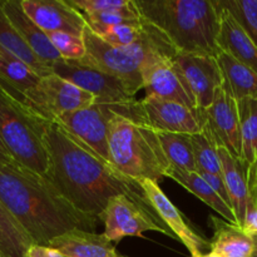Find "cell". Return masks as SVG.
<instances>
[{"label":"cell","mask_w":257,"mask_h":257,"mask_svg":"<svg viewBox=\"0 0 257 257\" xmlns=\"http://www.w3.org/2000/svg\"><path fill=\"white\" fill-rule=\"evenodd\" d=\"M0 257H3V256H2V255H0Z\"/></svg>","instance_id":"cell-41"},{"label":"cell","mask_w":257,"mask_h":257,"mask_svg":"<svg viewBox=\"0 0 257 257\" xmlns=\"http://www.w3.org/2000/svg\"><path fill=\"white\" fill-rule=\"evenodd\" d=\"M215 235L211 240V251L222 257H251L253 252V237L248 236L240 226L211 216Z\"/></svg>","instance_id":"cell-21"},{"label":"cell","mask_w":257,"mask_h":257,"mask_svg":"<svg viewBox=\"0 0 257 257\" xmlns=\"http://www.w3.org/2000/svg\"><path fill=\"white\" fill-rule=\"evenodd\" d=\"M242 137V161L247 166L257 161V98L238 100Z\"/></svg>","instance_id":"cell-29"},{"label":"cell","mask_w":257,"mask_h":257,"mask_svg":"<svg viewBox=\"0 0 257 257\" xmlns=\"http://www.w3.org/2000/svg\"><path fill=\"white\" fill-rule=\"evenodd\" d=\"M27 257H65L62 252L49 246L32 245L28 251Z\"/></svg>","instance_id":"cell-35"},{"label":"cell","mask_w":257,"mask_h":257,"mask_svg":"<svg viewBox=\"0 0 257 257\" xmlns=\"http://www.w3.org/2000/svg\"><path fill=\"white\" fill-rule=\"evenodd\" d=\"M141 14L182 54L217 57L220 12L215 0H135Z\"/></svg>","instance_id":"cell-3"},{"label":"cell","mask_w":257,"mask_h":257,"mask_svg":"<svg viewBox=\"0 0 257 257\" xmlns=\"http://www.w3.org/2000/svg\"><path fill=\"white\" fill-rule=\"evenodd\" d=\"M173 60L182 70L198 108L207 109L215 99L216 92L225 82L217 58L206 54L178 53Z\"/></svg>","instance_id":"cell-14"},{"label":"cell","mask_w":257,"mask_h":257,"mask_svg":"<svg viewBox=\"0 0 257 257\" xmlns=\"http://www.w3.org/2000/svg\"><path fill=\"white\" fill-rule=\"evenodd\" d=\"M200 257H222V256L218 255V253L215 252V251H210V252L203 253V255H201Z\"/></svg>","instance_id":"cell-38"},{"label":"cell","mask_w":257,"mask_h":257,"mask_svg":"<svg viewBox=\"0 0 257 257\" xmlns=\"http://www.w3.org/2000/svg\"><path fill=\"white\" fill-rule=\"evenodd\" d=\"M48 246L65 257H122L104 233L78 228L58 236Z\"/></svg>","instance_id":"cell-19"},{"label":"cell","mask_w":257,"mask_h":257,"mask_svg":"<svg viewBox=\"0 0 257 257\" xmlns=\"http://www.w3.org/2000/svg\"><path fill=\"white\" fill-rule=\"evenodd\" d=\"M34 245L22 226L0 201V255L3 257H27Z\"/></svg>","instance_id":"cell-26"},{"label":"cell","mask_w":257,"mask_h":257,"mask_svg":"<svg viewBox=\"0 0 257 257\" xmlns=\"http://www.w3.org/2000/svg\"><path fill=\"white\" fill-rule=\"evenodd\" d=\"M83 17H84L88 27L98 35L115 25L137 24L143 20L142 14L136 5L135 0H130V3L120 9L89 13V14H83Z\"/></svg>","instance_id":"cell-30"},{"label":"cell","mask_w":257,"mask_h":257,"mask_svg":"<svg viewBox=\"0 0 257 257\" xmlns=\"http://www.w3.org/2000/svg\"><path fill=\"white\" fill-rule=\"evenodd\" d=\"M0 201L34 245L48 246L77 228L94 232L100 222L77 210L47 178L20 165H0Z\"/></svg>","instance_id":"cell-2"},{"label":"cell","mask_w":257,"mask_h":257,"mask_svg":"<svg viewBox=\"0 0 257 257\" xmlns=\"http://www.w3.org/2000/svg\"><path fill=\"white\" fill-rule=\"evenodd\" d=\"M118 107L119 105L94 102L89 107L63 114L55 123L62 125L73 137L88 146L100 158L110 163L108 133L109 123Z\"/></svg>","instance_id":"cell-11"},{"label":"cell","mask_w":257,"mask_h":257,"mask_svg":"<svg viewBox=\"0 0 257 257\" xmlns=\"http://www.w3.org/2000/svg\"><path fill=\"white\" fill-rule=\"evenodd\" d=\"M248 175L252 176V177L257 181V161L253 165L248 166Z\"/></svg>","instance_id":"cell-37"},{"label":"cell","mask_w":257,"mask_h":257,"mask_svg":"<svg viewBox=\"0 0 257 257\" xmlns=\"http://www.w3.org/2000/svg\"><path fill=\"white\" fill-rule=\"evenodd\" d=\"M70 7L82 14L100 13L107 10L120 9L130 3V0H67Z\"/></svg>","instance_id":"cell-33"},{"label":"cell","mask_w":257,"mask_h":257,"mask_svg":"<svg viewBox=\"0 0 257 257\" xmlns=\"http://www.w3.org/2000/svg\"><path fill=\"white\" fill-rule=\"evenodd\" d=\"M216 58L222 70L225 82L237 102L246 98H257L256 72L223 52L218 53Z\"/></svg>","instance_id":"cell-24"},{"label":"cell","mask_w":257,"mask_h":257,"mask_svg":"<svg viewBox=\"0 0 257 257\" xmlns=\"http://www.w3.org/2000/svg\"><path fill=\"white\" fill-rule=\"evenodd\" d=\"M157 133L171 168L186 172H197L191 135L170 132Z\"/></svg>","instance_id":"cell-27"},{"label":"cell","mask_w":257,"mask_h":257,"mask_svg":"<svg viewBox=\"0 0 257 257\" xmlns=\"http://www.w3.org/2000/svg\"><path fill=\"white\" fill-rule=\"evenodd\" d=\"M28 17L45 33L67 32L83 37L87 22L67 0H20Z\"/></svg>","instance_id":"cell-16"},{"label":"cell","mask_w":257,"mask_h":257,"mask_svg":"<svg viewBox=\"0 0 257 257\" xmlns=\"http://www.w3.org/2000/svg\"><path fill=\"white\" fill-rule=\"evenodd\" d=\"M49 122L0 80V140L20 166L43 177L49 168L45 142Z\"/></svg>","instance_id":"cell-5"},{"label":"cell","mask_w":257,"mask_h":257,"mask_svg":"<svg viewBox=\"0 0 257 257\" xmlns=\"http://www.w3.org/2000/svg\"><path fill=\"white\" fill-rule=\"evenodd\" d=\"M245 29L257 47V0H217Z\"/></svg>","instance_id":"cell-31"},{"label":"cell","mask_w":257,"mask_h":257,"mask_svg":"<svg viewBox=\"0 0 257 257\" xmlns=\"http://www.w3.org/2000/svg\"><path fill=\"white\" fill-rule=\"evenodd\" d=\"M104 223V235L110 241L119 242L128 236L143 237L146 231H155L176 240L170 228L162 221L153 217L142 206L136 203L127 196H114L110 198L99 216Z\"/></svg>","instance_id":"cell-8"},{"label":"cell","mask_w":257,"mask_h":257,"mask_svg":"<svg viewBox=\"0 0 257 257\" xmlns=\"http://www.w3.org/2000/svg\"><path fill=\"white\" fill-rule=\"evenodd\" d=\"M50 42L64 60H82L85 57V44L83 37L67 32L47 33Z\"/></svg>","instance_id":"cell-32"},{"label":"cell","mask_w":257,"mask_h":257,"mask_svg":"<svg viewBox=\"0 0 257 257\" xmlns=\"http://www.w3.org/2000/svg\"><path fill=\"white\" fill-rule=\"evenodd\" d=\"M207 125L220 146L233 157L242 160V137L238 104L227 83L216 92L212 104L206 109Z\"/></svg>","instance_id":"cell-13"},{"label":"cell","mask_w":257,"mask_h":257,"mask_svg":"<svg viewBox=\"0 0 257 257\" xmlns=\"http://www.w3.org/2000/svg\"><path fill=\"white\" fill-rule=\"evenodd\" d=\"M40 79L42 77L33 68L0 45V80L18 97L25 102L28 95L39 84Z\"/></svg>","instance_id":"cell-22"},{"label":"cell","mask_w":257,"mask_h":257,"mask_svg":"<svg viewBox=\"0 0 257 257\" xmlns=\"http://www.w3.org/2000/svg\"><path fill=\"white\" fill-rule=\"evenodd\" d=\"M218 153L222 163L223 180L231 198V205L238 226L242 228L246 211H247L248 198H250L247 182L248 166L240 158L233 157L222 146L218 147Z\"/></svg>","instance_id":"cell-20"},{"label":"cell","mask_w":257,"mask_h":257,"mask_svg":"<svg viewBox=\"0 0 257 257\" xmlns=\"http://www.w3.org/2000/svg\"><path fill=\"white\" fill-rule=\"evenodd\" d=\"M216 5L220 12V33L217 44L221 52L231 55L242 64L257 73V47L247 33L230 14L227 9L221 7L217 0Z\"/></svg>","instance_id":"cell-18"},{"label":"cell","mask_w":257,"mask_h":257,"mask_svg":"<svg viewBox=\"0 0 257 257\" xmlns=\"http://www.w3.org/2000/svg\"><path fill=\"white\" fill-rule=\"evenodd\" d=\"M0 45L27 63L40 77H47L53 73L52 67L39 59L35 53L30 49L29 45L24 42V39L20 37L18 30L5 14L2 2H0Z\"/></svg>","instance_id":"cell-25"},{"label":"cell","mask_w":257,"mask_h":257,"mask_svg":"<svg viewBox=\"0 0 257 257\" xmlns=\"http://www.w3.org/2000/svg\"><path fill=\"white\" fill-rule=\"evenodd\" d=\"M122 257H128V256H124V255H122Z\"/></svg>","instance_id":"cell-40"},{"label":"cell","mask_w":257,"mask_h":257,"mask_svg":"<svg viewBox=\"0 0 257 257\" xmlns=\"http://www.w3.org/2000/svg\"><path fill=\"white\" fill-rule=\"evenodd\" d=\"M45 142L49 153L45 178L80 212L99 217L110 198L123 195L162 221L138 181L119 172L62 125L49 122Z\"/></svg>","instance_id":"cell-1"},{"label":"cell","mask_w":257,"mask_h":257,"mask_svg":"<svg viewBox=\"0 0 257 257\" xmlns=\"http://www.w3.org/2000/svg\"><path fill=\"white\" fill-rule=\"evenodd\" d=\"M173 58H161L145 68L142 77L146 97L198 108L191 87Z\"/></svg>","instance_id":"cell-12"},{"label":"cell","mask_w":257,"mask_h":257,"mask_svg":"<svg viewBox=\"0 0 257 257\" xmlns=\"http://www.w3.org/2000/svg\"><path fill=\"white\" fill-rule=\"evenodd\" d=\"M25 102L45 119L57 122L63 114L92 105L95 102V97L69 80L52 73L42 77L39 84L28 95Z\"/></svg>","instance_id":"cell-7"},{"label":"cell","mask_w":257,"mask_h":257,"mask_svg":"<svg viewBox=\"0 0 257 257\" xmlns=\"http://www.w3.org/2000/svg\"><path fill=\"white\" fill-rule=\"evenodd\" d=\"M141 187L145 191L151 206L162 222L170 228L175 238L183 243L186 248L190 251L191 257H200L203 255L202 251L205 248H211V243L198 235L187 222L182 213L177 207L170 201L166 193L161 190L157 182L151 180L140 181Z\"/></svg>","instance_id":"cell-15"},{"label":"cell","mask_w":257,"mask_h":257,"mask_svg":"<svg viewBox=\"0 0 257 257\" xmlns=\"http://www.w3.org/2000/svg\"><path fill=\"white\" fill-rule=\"evenodd\" d=\"M0 165L3 166H17L19 163L12 157V155L9 153V151L7 150L4 145H3L2 140H0Z\"/></svg>","instance_id":"cell-36"},{"label":"cell","mask_w":257,"mask_h":257,"mask_svg":"<svg viewBox=\"0 0 257 257\" xmlns=\"http://www.w3.org/2000/svg\"><path fill=\"white\" fill-rule=\"evenodd\" d=\"M110 163L136 181L160 182L171 165L163 152L157 131L140 120L115 112L108 133Z\"/></svg>","instance_id":"cell-4"},{"label":"cell","mask_w":257,"mask_h":257,"mask_svg":"<svg viewBox=\"0 0 257 257\" xmlns=\"http://www.w3.org/2000/svg\"><path fill=\"white\" fill-rule=\"evenodd\" d=\"M251 257H257V236L253 237V252Z\"/></svg>","instance_id":"cell-39"},{"label":"cell","mask_w":257,"mask_h":257,"mask_svg":"<svg viewBox=\"0 0 257 257\" xmlns=\"http://www.w3.org/2000/svg\"><path fill=\"white\" fill-rule=\"evenodd\" d=\"M138 120L157 132L196 135L207 125V114L201 108L145 97L138 100Z\"/></svg>","instance_id":"cell-10"},{"label":"cell","mask_w":257,"mask_h":257,"mask_svg":"<svg viewBox=\"0 0 257 257\" xmlns=\"http://www.w3.org/2000/svg\"><path fill=\"white\" fill-rule=\"evenodd\" d=\"M52 72L95 97V102L109 105H127L136 102V95L117 77L97 68L80 64L74 60L60 59L54 63Z\"/></svg>","instance_id":"cell-9"},{"label":"cell","mask_w":257,"mask_h":257,"mask_svg":"<svg viewBox=\"0 0 257 257\" xmlns=\"http://www.w3.org/2000/svg\"><path fill=\"white\" fill-rule=\"evenodd\" d=\"M167 177L172 178L178 185L186 188L188 192L195 195L197 198H200L203 203H206L208 207L212 208L215 212H217L228 223L238 226L235 212H233L232 208L213 191V188L208 185L207 181L200 173L186 172V171L170 168V171L167 173Z\"/></svg>","instance_id":"cell-23"},{"label":"cell","mask_w":257,"mask_h":257,"mask_svg":"<svg viewBox=\"0 0 257 257\" xmlns=\"http://www.w3.org/2000/svg\"><path fill=\"white\" fill-rule=\"evenodd\" d=\"M203 178L208 182V185L213 188L216 193L232 208V205H231V198L230 195H228L227 187H226L225 180H223V176H217V175H210V173H200ZM233 210V208H232Z\"/></svg>","instance_id":"cell-34"},{"label":"cell","mask_w":257,"mask_h":257,"mask_svg":"<svg viewBox=\"0 0 257 257\" xmlns=\"http://www.w3.org/2000/svg\"><path fill=\"white\" fill-rule=\"evenodd\" d=\"M0 2H2L5 14L13 23L20 37L24 39V42L29 45L30 49L35 53L39 59H42L50 67L62 59L58 50L50 42L47 33L28 17L27 13L23 9L20 0H0Z\"/></svg>","instance_id":"cell-17"},{"label":"cell","mask_w":257,"mask_h":257,"mask_svg":"<svg viewBox=\"0 0 257 257\" xmlns=\"http://www.w3.org/2000/svg\"><path fill=\"white\" fill-rule=\"evenodd\" d=\"M83 40L87 53L78 63L119 78L133 95L143 89L142 74L147 65L161 58H173L178 54L162 32L141 44L113 45L87 25L83 32Z\"/></svg>","instance_id":"cell-6"},{"label":"cell","mask_w":257,"mask_h":257,"mask_svg":"<svg viewBox=\"0 0 257 257\" xmlns=\"http://www.w3.org/2000/svg\"><path fill=\"white\" fill-rule=\"evenodd\" d=\"M191 142L195 153L197 172L222 176V163L218 153L220 145L208 125H206L202 132L191 135Z\"/></svg>","instance_id":"cell-28"}]
</instances>
